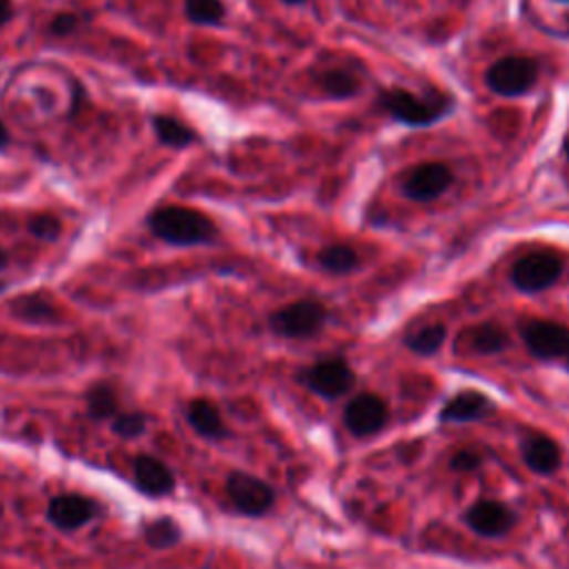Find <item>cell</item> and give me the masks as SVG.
I'll return each instance as SVG.
<instances>
[{"label": "cell", "instance_id": "6da1fadb", "mask_svg": "<svg viewBox=\"0 0 569 569\" xmlns=\"http://www.w3.org/2000/svg\"><path fill=\"white\" fill-rule=\"evenodd\" d=\"M147 227L158 240L176 247L209 245L218 236V229L209 216L180 205L154 209L147 218Z\"/></svg>", "mask_w": 569, "mask_h": 569}, {"label": "cell", "instance_id": "ac0fdd59", "mask_svg": "<svg viewBox=\"0 0 569 569\" xmlns=\"http://www.w3.org/2000/svg\"><path fill=\"white\" fill-rule=\"evenodd\" d=\"M187 423L189 427L207 441H220L227 436V427L218 407L207 399H196L187 407Z\"/></svg>", "mask_w": 569, "mask_h": 569}, {"label": "cell", "instance_id": "d6a6232c", "mask_svg": "<svg viewBox=\"0 0 569 569\" xmlns=\"http://www.w3.org/2000/svg\"><path fill=\"white\" fill-rule=\"evenodd\" d=\"M562 363H565V368L569 370V348H567V352H565V356H562Z\"/></svg>", "mask_w": 569, "mask_h": 569}, {"label": "cell", "instance_id": "d6986e66", "mask_svg": "<svg viewBox=\"0 0 569 569\" xmlns=\"http://www.w3.org/2000/svg\"><path fill=\"white\" fill-rule=\"evenodd\" d=\"M85 405H87V416L94 423H105L112 421L121 407H118V394L110 383H99L94 385L87 396H85Z\"/></svg>", "mask_w": 569, "mask_h": 569}, {"label": "cell", "instance_id": "ba28073f", "mask_svg": "<svg viewBox=\"0 0 569 569\" xmlns=\"http://www.w3.org/2000/svg\"><path fill=\"white\" fill-rule=\"evenodd\" d=\"M381 105L401 123L407 125H430L447 112V101H425L405 90H390L381 96Z\"/></svg>", "mask_w": 569, "mask_h": 569}, {"label": "cell", "instance_id": "d4e9b609", "mask_svg": "<svg viewBox=\"0 0 569 569\" xmlns=\"http://www.w3.org/2000/svg\"><path fill=\"white\" fill-rule=\"evenodd\" d=\"M321 87L332 96V99H350L359 94V79L350 70H328L321 76Z\"/></svg>", "mask_w": 569, "mask_h": 569}, {"label": "cell", "instance_id": "d590c367", "mask_svg": "<svg viewBox=\"0 0 569 569\" xmlns=\"http://www.w3.org/2000/svg\"><path fill=\"white\" fill-rule=\"evenodd\" d=\"M0 516H3V507H0Z\"/></svg>", "mask_w": 569, "mask_h": 569}, {"label": "cell", "instance_id": "7a4b0ae2", "mask_svg": "<svg viewBox=\"0 0 569 569\" xmlns=\"http://www.w3.org/2000/svg\"><path fill=\"white\" fill-rule=\"evenodd\" d=\"M328 323V310L319 301H297L269 317V328L282 339H312Z\"/></svg>", "mask_w": 569, "mask_h": 569}, {"label": "cell", "instance_id": "7c38bea8", "mask_svg": "<svg viewBox=\"0 0 569 569\" xmlns=\"http://www.w3.org/2000/svg\"><path fill=\"white\" fill-rule=\"evenodd\" d=\"M454 180V174L449 172L447 165L441 163H427V165H418L414 167L405 180H403V192L405 196H410L412 200L418 203H430L436 200L438 196H443L449 185Z\"/></svg>", "mask_w": 569, "mask_h": 569}, {"label": "cell", "instance_id": "4dcf8cb0", "mask_svg": "<svg viewBox=\"0 0 569 569\" xmlns=\"http://www.w3.org/2000/svg\"><path fill=\"white\" fill-rule=\"evenodd\" d=\"M8 143H10V132H8L6 123H3V121H0V149H3V147H8Z\"/></svg>", "mask_w": 569, "mask_h": 569}, {"label": "cell", "instance_id": "f546056e", "mask_svg": "<svg viewBox=\"0 0 569 569\" xmlns=\"http://www.w3.org/2000/svg\"><path fill=\"white\" fill-rule=\"evenodd\" d=\"M14 19V6L12 0H0V28L8 25Z\"/></svg>", "mask_w": 569, "mask_h": 569}, {"label": "cell", "instance_id": "8992f818", "mask_svg": "<svg viewBox=\"0 0 569 569\" xmlns=\"http://www.w3.org/2000/svg\"><path fill=\"white\" fill-rule=\"evenodd\" d=\"M520 337L527 352L540 361H562L569 348V328L556 321L531 319L520 325Z\"/></svg>", "mask_w": 569, "mask_h": 569}, {"label": "cell", "instance_id": "44dd1931", "mask_svg": "<svg viewBox=\"0 0 569 569\" xmlns=\"http://www.w3.org/2000/svg\"><path fill=\"white\" fill-rule=\"evenodd\" d=\"M183 538V531L178 527V523L169 516L163 518H154L143 527V540L152 547V549H169L176 547Z\"/></svg>", "mask_w": 569, "mask_h": 569}, {"label": "cell", "instance_id": "5b68a950", "mask_svg": "<svg viewBox=\"0 0 569 569\" xmlns=\"http://www.w3.org/2000/svg\"><path fill=\"white\" fill-rule=\"evenodd\" d=\"M225 492L231 505L245 516H265L276 500L273 489L247 472H231L225 480Z\"/></svg>", "mask_w": 569, "mask_h": 569}, {"label": "cell", "instance_id": "30bf717a", "mask_svg": "<svg viewBox=\"0 0 569 569\" xmlns=\"http://www.w3.org/2000/svg\"><path fill=\"white\" fill-rule=\"evenodd\" d=\"M516 520V511L498 500H478L463 514V523L480 538H503L514 529Z\"/></svg>", "mask_w": 569, "mask_h": 569}, {"label": "cell", "instance_id": "83f0119b", "mask_svg": "<svg viewBox=\"0 0 569 569\" xmlns=\"http://www.w3.org/2000/svg\"><path fill=\"white\" fill-rule=\"evenodd\" d=\"M483 465V456L476 449H458L452 458H449V469L458 472V474H467V472H476Z\"/></svg>", "mask_w": 569, "mask_h": 569}, {"label": "cell", "instance_id": "603a6c76", "mask_svg": "<svg viewBox=\"0 0 569 569\" xmlns=\"http://www.w3.org/2000/svg\"><path fill=\"white\" fill-rule=\"evenodd\" d=\"M447 341V330L441 323L425 325L405 339V345L418 356H434Z\"/></svg>", "mask_w": 569, "mask_h": 569}, {"label": "cell", "instance_id": "e0dca14e", "mask_svg": "<svg viewBox=\"0 0 569 569\" xmlns=\"http://www.w3.org/2000/svg\"><path fill=\"white\" fill-rule=\"evenodd\" d=\"M463 348L469 352V354H476V356H494V354H500L507 350V332L496 325V323H483V325H474L469 328L463 339H461Z\"/></svg>", "mask_w": 569, "mask_h": 569}, {"label": "cell", "instance_id": "3957f363", "mask_svg": "<svg viewBox=\"0 0 569 569\" xmlns=\"http://www.w3.org/2000/svg\"><path fill=\"white\" fill-rule=\"evenodd\" d=\"M562 258L554 251H531L511 267V284L523 294L545 292L560 280Z\"/></svg>", "mask_w": 569, "mask_h": 569}, {"label": "cell", "instance_id": "484cf974", "mask_svg": "<svg viewBox=\"0 0 569 569\" xmlns=\"http://www.w3.org/2000/svg\"><path fill=\"white\" fill-rule=\"evenodd\" d=\"M112 432L121 438L134 441L147 432V416L141 412H118L112 418Z\"/></svg>", "mask_w": 569, "mask_h": 569}, {"label": "cell", "instance_id": "9a60e30c", "mask_svg": "<svg viewBox=\"0 0 569 569\" xmlns=\"http://www.w3.org/2000/svg\"><path fill=\"white\" fill-rule=\"evenodd\" d=\"M10 310L19 321L28 325H56L61 321V310L56 308V303L41 292H28L14 299L10 303Z\"/></svg>", "mask_w": 569, "mask_h": 569}, {"label": "cell", "instance_id": "e575fe53", "mask_svg": "<svg viewBox=\"0 0 569 569\" xmlns=\"http://www.w3.org/2000/svg\"><path fill=\"white\" fill-rule=\"evenodd\" d=\"M567 158H569V143H567Z\"/></svg>", "mask_w": 569, "mask_h": 569}, {"label": "cell", "instance_id": "52a82bcc", "mask_svg": "<svg viewBox=\"0 0 569 569\" xmlns=\"http://www.w3.org/2000/svg\"><path fill=\"white\" fill-rule=\"evenodd\" d=\"M538 79V65L527 56H507L487 72V85L500 96H520L531 90Z\"/></svg>", "mask_w": 569, "mask_h": 569}, {"label": "cell", "instance_id": "cb8c5ba5", "mask_svg": "<svg viewBox=\"0 0 569 569\" xmlns=\"http://www.w3.org/2000/svg\"><path fill=\"white\" fill-rule=\"evenodd\" d=\"M185 17L196 25H220L225 8L220 0H185Z\"/></svg>", "mask_w": 569, "mask_h": 569}, {"label": "cell", "instance_id": "1f68e13d", "mask_svg": "<svg viewBox=\"0 0 569 569\" xmlns=\"http://www.w3.org/2000/svg\"><path fill=\"white\" fill-rule=\"evenodd\" d=\"M8 265V254L3 251V247H0V269H3Z\"/></svg>", "mask_w": 569, "mask_h": 569}, {"label": "cell", "instance_id": "4fadbf2b", "mask_svg": "<svg viewBox=\"0 0 569 569\" xmlns=\"http://www.w3.org/2000/svg\"><path fill=\"white\" fill-rule=\"evenodd\" d=\"M134 483L145 496H152V498L169 496L176 487V478L172 469L161 458L149 454H141L134 461Z\"/></svg>", "mask_w": 569, "mask_h": 569}, {"label": "cell", "instance_id": "2e32d148", "mask_svg": "<svg viewBox=\"0 0 569 569\" xmlns=\"http://www.w3.org/2000/svg\"><path fill=\"white\" fill-rule=\"evenodd\" d=\"M520 454H523V463L534 474H542V476L554 474L562 463L560 447L549 436H542V434H534L525 438Z\"/></svg>", "mask_w": 569, "mask_h": 569}, {"label": "cell", "instance_id": "9c48e42d", "mask_svg": "<svg viewBox=\"0 0 569 569\" xmlns=\"http://www.w3.org/2000/svg\"><path fill=\"white\" fill-rule=\"evenodd\" d=\"M343 421L354 436L370 438L387 425L390 405L379 394H359L348 403L343 412Z\"/></svg>", "mask_w": 569, "mask_h": 569}, {"label": "cell", "instance_id": "5bb4252c", "mask_svg": "<svg viewBox=\"0 0 569 569\" xmlns=\"http://www.w3.org/2000/svg\"><path fill=\"white\" fill-rule=\"evenodd\" d=\"M492 410H494V405L485 394H480L476 390H467V392L452 396L443 405L441 421L443 423H472V421H480Z\"/></svg>", "mask_w": 569, "mask_h": 569}, {"label": "cell", "instance_id": "f1b7e54d", "mask_svg": "<svg viewBox=\"0 0 569 569\" xmlns=\"http://www.w3.org/2000/svg\"><path fill=\"white\" fill-rule=\"evenodd\" d=\"M79 30V17L76 14H59L52 25H50V34L65 39L70 34H74Z\"/></svg>", "mask_w": 569, "mask_h": 569}, {"label": "cell", "instance_id": "4316f807", "mask_svg": "<svg viewBox=\"0 0 569 569\" xmlns=\"http://www.w3.org/2000/svg\"><path fill=\"white\" fill-rule=\"evenodd\" d=\"M28 229L39 240L56 242L61 238V234H63V223L56 216H52V214H37V216L30 218Z\"/></svg>", "mask_w": 569, "mask_h": 569}, {"label": "cell", "instance_id": "ffe728a7", "mask_svg": "<svg viewBox=\"0 0 569 569\" xmlns=\"http://www.w3.org/2000/svg\"><path fill=\"white\" fill-rule=\"evenodd\" d=\"M152 127H154V134L156 138L167 145V147H174V149H183V147H189L194 141H196V134L183 125L178 118L174 116H165V114H158L152 118Z\"/></svg>", "mask_w": 569, "mask_h": 569}, {"label": "cell", "instance_id": "277c9868", "mask_svg": "<svg viewBox=\"0 0 569 569\" xmlns=\"http://www.w3.org/2000/svg\"><path fill=\"white\" fill-rule=\"evenodd\" d=\"M301 385L308 387L312 394L325 399V401H337L345 396L352 385H354V372L348 361L343 359H325L308 370L301 372Z\"/></svg>", "mask_w": 569, "mask_h": 569}, {"label": "cell", "instance_id": "8fae6325", "mask_svg": "<svg viewBox=\"0 0 569 569\" xmlns=\"http://www.w3.org/2000/svg\"><path fill=\"white\" fill-rule=\"evenodd\" d=\"M99 514V503L81 494H61L48 505V520L61 531H76L92 523Z\"/></svg>", "mask_w": 569, "mask_h": 569}, {"label": "cell", "instance_id": "7402d4cb", "mask_svg": "<svg viewBox=\"0 0 569 569\" xmlns=\"http://www.w3.org/2000/svg\"><path fill=\"white\" fill-rule=\"evenodd\" d=\"M359 254L350 245H328L319 254V265L337 276L350 273L359 267Z\"/></svg>", "mask_w": 569, "mask_h": 569}, {"label": "cell", "instance_id": "836d02e7", "mask_svg": "<svg viewBox=\"0 0 569 569\" xmlns=\"http://www.w3.org/2000/svg\"><path fill=\"white\" fill-rule=\"evenodd\" d=\"M284 3H303V0H284Z\"/></svg>", "mask_w": 569, "mask_h": 569}, {"label": "cell", "instance_id": "8d00e7d4", "mask_svg": "<svg viewBox=\"0 0 569 569\" xmlns=\"http://www.w3.org/2000/svg\"><path fill=\"white\" fill-rule=\"evenodd\" d=\"M0 290H3V284H0Z\"/></svg>", "mask_w": 569, "mask_h": 569}]
</instances>
